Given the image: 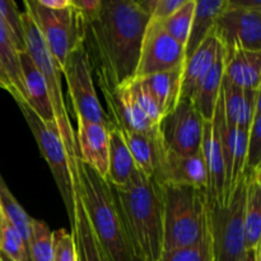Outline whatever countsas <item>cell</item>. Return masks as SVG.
<instances>
[{"mask_svg": "<svg viewBox=\"0 0 261 261\" xmlns=\"http://www.w3.org/2000/svg\"><path fill=\"white\" fill-rule=\"evenodd\" d=\"M0 261H13V260H10L9 257H7L4 254H2V252H0Z\"/></svg>", "mask_w": 261, "mask_h": 261, "instance_id": "obj_43", "label": "cell"}, {"mask_svg": "<svg viewBox=\"0 0 261 261\" xmlns=\"http://www.w3.org/2000/svg\"><path fill=\"white\" fill-rule=\"evenodd\" d=\"M27 249L30 261L53 260L54 234L43 221L40 219L31 221V234Z\"/></svg>", "mask_w": 261, "mask_h": 261, "instance_id": "obj_29", "label": "cell"}, {"mask_svg": "<svg viewBox=\"0 0 261 261\" xmlns=\"http://www.w3.org/2000/svg\"><path fill=\"white\" fill-rule=\"evenodd\" d=\"M134 261H142V260H139V259H134Z\"/></svg>", "mask_w": 261, "mask_h": 261, "instance_id": "obj_44", "label": "cell"}, {"mask_svg": "<svg viewBox=\"0 0 261 261\" xmlns=\"http://www.w3.org/2000/svg\"><path fill=\"white\" fill-rule=\"evenodd\" d=\"M221 93L227 124L249 132L255 109L261 101V89L241 88L223 78Z\"/></svg>", "mask_w": 261, "mask_h": 261, "instance_id": "obj_17", "label": "cell"}, {"mask_svg": "<svg viewBox=\"0 0 261 261\" xmlns=\"http://www.w3.org/2000/svg\"><path fill=\"white\" fill-rule=\"evenodd\" d=\"M149 19L135 0H102L96 15L83 18V46L101 91L135 78Z\"/></svg>", "mask_w": 261, "mask_h": 261, "instance_id": "obj_1", "label": "cell"}, {"mask_svg": "<svg viewBox=\"0 0 261 261\" xmlns=\"http://www.w3.org/2000/svg\"><path fill=\"white\" fill-rule=\"evenodd\" d=\"M152 178L160 185L191 186L206 190L208 175L203 152L182 155L165 150Z\"/></svg>", "mask_w": 261, "mask_h": 261, "instance_id": "obj_13", "label": "cell"}, {"mask_svg": "<svg viewBox=\"0 0 261 261\" xmlns=\"http://www.w3.org/2000/svg\"><path fill=\"white\" fill-rule=\"evenodd\" d=\"M0 252L13 261H30L27 245L5 217L0 239Z\"/></svg>", "mask_w": 261, "mask_h": 261, "instance_id": "obj_31", "label": "cell"}, {"mask_svg": "<svg viewBox=\"0 0 261 261\" xmlns=\"http://www.w3.org/2000/svg\"><path fill=\"white\" fill-rule=\"evenodd\" d=\"M121 133L132 153L135 167L142 171L147 177H153L155 168L166 150L161 139V133L147 134V133L127 132V130Z\"/></svg>", "mask_w": 261, "mask_h": 261, "instance_id": "obj_20", "label": "cell"}, {"mask_svg": "<svg viewBox=\"0 0 261 261\" xmlns=\"http://www.w3.org/2000/svg\"><path fill=\"white\" fill-rule=\"evenodd\" d=\"M260 252H261L260 250H256V251H254V252L246 251V254L244 255V257H242L240 261H261Z\"/></svg>", "mask_w": 261, "mask_h": 261, "instance_id": "obj_41", "label": "cell"}, {"mask_svg": "<svg viewBox=\"0 0 261 261\" xmlns=\"http://www.w3.org/2000/svg\"><path fill=\"white\" fill-rule=\"evenodd\" d=\"M0 89H4V91H7L8 93L13 97V98H15L14 89H13V87H12V84H10L8 76L5 75V73L3 71L2 66H0Z\"/></svg>", "mask_w": 261, "mask_h": 261, "instance_id": "obj_40", "label": "cell"}, {"mask_svg": "<svg viewBox=\"0 0 261 261\" xmlns=\"http://www.w3.org/2000/svg\"><path fill=\"white\" fill-rule=\"evenodd\" d=\"M0 18L14 36L19 51H25L24 37H23L22 13L18 10L17 4L12 0H0Z\"/></svg>", "mask_w": 261, "mask_h": 261, "instance_id": "obj_34", "label": "cell"}, {"mask_svg": "<svg viewBox=\"0 0 261 261\" xmlns=\"http://www.w3.org/2000/svg\"><path fill=\"white\" fill-rule=\"evenodd\" d=\"M182 65L162 73L137 78L157 102L162 117L170 114L180 101Z\"/></svg>", "mask_w": 261, "mask_h": 261, "instance_id": "obj_21", "label": "cell"}, {"mask_svg": "<svg viewBox=\"0 0 261 261\" xmlns=\"http://www.w3.org/2000/svg\"><path fill=\"white\" fill-rule=\"evenodd\" d=\"M102 0H71V5L83 18H91L98 13Z\"/></svg>", "mask_w": 261, "mask_h": 261, "instance_id": "obj_38", "label": "cell"}, {"mask_svg": "<svg viewBox=\"0 0 261 261\" xmlns=\"http://www.w3.org/2000/svg\"><path fill=\"white\" fill-rule=\"evenodd\" d=\"M54 234V251L51 261H78L76 256L75 239L73 232L60 228L53 232Z\"/></svg>", "mask_w": 261, "mask_h": 261, "instance_id": "obj_36", "label": "cell"}, {"mask_svg": "<svg viewBox=\"0 0 261 261\" xmlns=\"http://www.w3.org/2000/svg\"><path fill=\"white\" fill-rule=\"evenodd\" d=\"M226 5L227 0H195L193 20L185 45V60L212 35L214 23Z\"/></svg>", "mask_w": 261, "mask_h": 261, "instance_id": "obj_22", "label": "cell"}, {"mask_svg": "<svg viewBox=\"0 0 261 261\" xmlns=\"http://www.w3.org/2000/svg\"><path fill=\"white\" fill-rule=\"evenodd\" d=\"M205 121L190 99H180L177 106L160 122V133L166 150L182 155L201 152Z\"/></svg>", "mask_w": 261, "mask_h": 261, "instance_id": "obj_11", "label": "cell"}, {"mask_svg": "<svg viewBox=\"0 0 261 261\" xmlns=\"http://www.w3.org/2000/svg\"><path fill=\"white\" fill-rule=\"evenodd\" d=\"M19 60L20 70H22L23 88H24L27 106L47 126L56 127L53 103H51L47 87H46L45 79H43L40 69L35 65V63L30 58L27 51L19 53Z\"/></svg>", "mask_w": 261, "mask_h": 261, "instance_id": "obj_16", "label": "cell"}, {"mask_svg": "<svg viewBox=\"0 0 261 261\" xmlns=\"http://www.w3.org/2000/svg\"><path fill=\"white\" fill-rule=\"evenodd\" d=\"M194 8H195V0H186L182 7L176 10L167 19L161 20L162 27L173 40L180 43L185 48L186 41L189 37L191 20H193Z\"/></svg>", "mask_w": 261, "mask_h": 261, "instance_id": "obj_30", "label": "cell"}, {"mask_svg": "<svg viewBox=\"0 0 261 261\" xmlns=\"http://www.w3.org/2000/svg\"><path fill=\"white\" fill-rule=\"evenodd\" d=\"M249 172L244 219L245 250L254 252L261 250V168Z\"/></svg>", "mask_w": 261, "mask_h": 261, "instance_id": "obj_24", "label": "cell"}, {"mask_svg": "<svg viewBox=\"0 0 261 261\" xmlns=\"http://www.w3.org/2000/svg\"><path fill=\"white\" fill-rule=\"evenodd\" d=\"M185 48L162 27L161 20L149 19L143 37L135 78L162 73L182 65Z\"/></svg>", "mask_w": 261, "mask_h": 261, "instance_id": "obj_12", "label": "cell"}, {"mask_svg": "<svg viewBox=\"0 0 261 261\" xmlns=\"http://www.w3.org/2000/svg\"><path fill=\"white\" fill-rule=\"evenodd\" d=\"M212 33L226 54L233 50L261 51V9L242 8L227 0Z\"/></svg>", "mask_w": 261, "mask_h": 261, "instance_id": "obj_10", "label": "cell"}, {"mask_svg": "<svg viewBox=\"0 0 261 261\" xmlns=\"http://www.w3.org/2000/svg\"><path fill=\"white\" fill-rule=\"evenodd\" d=\"M42 7L51 10H61L70 7L71 0H38Z\"/></svg>", "mask_w": 261, "mask_h": 261, "instance_id": "obj_39", "label": "cell"}, {"mask_svg": "<svg viewBox=\"0 0 261 261\" xmlns=\"http://www.w3.org/2000/svg\"><path fill=\"white\" fill-rule=\"evenodd\" d=\"M249 178L250 172L245 170L226 204L208 205L213 261H240L246 254L244 219Z\"/></svg>", "mask_w": 261, "mask_h": 261, "instance_id": "obj_6", "label": "cell"}, {"mask_svg": "<svg viewBox=\"0 0 261 261\" xmlns=\"http://www.w3.org/2000/svg\"><path fill=\"white\" fill-rule=\"evenodd\" d=\"M74 190L78 191L105 260L134 261L111 185L79 158Z\"/></svg>", "mask_w": 261, "mask_h": 261, "instance_id": "obj_3", "label": "cell"}, {"mask_svg": "<svg viewBox=\"0 0 261 261\" xmlns=\"http://www.w3.org/2000/svg\"><path fill=\"white\" fill-rule=\"evenodd\" d=\"M75 191V219H74V226L71 227V232L75 239L78 261H106L97 244L78 191Z\"/></svg>", "mask_w": 261, "mask_h": 261, "instance_id": "obj_27", "label": "cell"}, {"mask_svg": "<svg viewBox=\"0 0 261 261\" xmlns=\"http://www.w3.org/2000/svg\"><path fill=\"white\" fill-rule=\"evenodd\" d=\"M0 206H2L3 214L5 219L17 229L18 233L23 239L25 245H28L31 234V218L24 209L19 205L17 199L13 196L8 186L5 185L4 180L0 176Z\"/></svg>", "mask_w": 261, "mask_h": 261, "instance_id": "obj_28", "label": "cell"}, {"mask_svg": "<svg viewBox=\"0 0 261 261\" xmlns=\"http://www.w3.org/2000/svg\"><path fill=\"white\" fill-rule=\"evenodd\" d=\"M78 132L75 133L78 155L82 162L107 180L109 170V129L105 125L75 117Z\"/></svg>", "mask_w": 261, "mask_h": 261, "instance_id": "obj_15", "label": "cell"}, {"mask_svg": "<svg viewBox=\"0 0 261 261\" xmlns=\"http://www.w3.org/2000/svg\"><path fill=\"white\" fill-rule=\"evenodd\" d=\"M24 7L61 71L69 53L83 42V17L71 4L66 9L51 10L38 0H25Z\"/></svg>", "mask_w": 261, "mask_h": 261, "instance_id": "obj_7", "label": "cell"}, {"mask_svg": "<svg viewBox=\"0 0 261 261\" xmlns=\"http://www.w3.org/2000/svg\"><path fill=\"white\" fill-rule=\"evenodd\" d=\"M61 74L65 75L68 83L69 96L75 117H83L88 121L97 122L111 129L114 125L97 97L92 69L83 42L78 43L69 53Z\"/></svg>", "mask_w": 261, "mask_h": 261, "instance_id": "obj_9", "label": "cell"}, {"mask_svg": "<svg viewBox=\"0 0 261 261\" xmlns=\"http://www.w3.org/2000/svg\"><path fill=\"white\" fill-rule=\"evenodd\" d=\"M19 53L14 36L0 18V66L14 89V99L17 105H27L23 88Z\"/></svg>", "mask_w": 261, "mask_h": 261, "instance_id": "obj_26", "label": "cell"}, {"mask_svg": "<svg viewBox=\"0 0 261 261\" xmlns=\"http://www.w3.org/2000/svg\"><path fill=\"white\" fill-rule=\"evenodd\" d=\"M3 224H4V214H3L2 206H0V239H2V231H3Z\"/></svg>", "mask_w": 261, "mask_h": 261, "instance_id": "obj_42", "label": "cell"}, {"mask_svg": "<svg viewBox=\"0 0 261 261\" xmlns=\"http://www.w3.org/2000/svg\"><path fill=\"white\" fill-rule=\"evenodd\" d=\"M22 25H23V37H24L25 51L32 59L35 65L40 69L43 79H45L46 87H47L48 96H50L51 103H53L54 115H55L56 127H58L59 135L65 147L66 154H68L69 165H70L71 176L73 181H76V161H78V147H76L75 132H74L71 122L68 116L65 101L63 96V88H61L60 75L61 71L56 61L48 53L43 38L38 31L37 25L32 20L31 15L27 12L22 13Z\"/></svg>", "mask_w": 261, "mask_h": 261, "instance_id": "obj_5", "label": "cell"}, {"mask_svg": "<svg viewBox=\"0 0 261 261\" xmlns=\"http://www.w3.org/2000/svg\"><path fill=\"white\" fill-rule=\"evenodd\" d=\"M224 78V48L221 46L212 65L211 70L203 79V82L199 86L198 91L194 94L193 105L204 121H212L214 116V110H216L217 101L219 98V93L222 89V82Z\"/></svg>", "mask_w": 261, "mask_h": 261, "instance_id": "obj_25", "label": "cell"}, {"mask_svg": "<svg viewBox=\"0 0 261 261\" xmlns=\"http://www.w3.org/2000/svg\"><path fill=\"white\" fill-rule=\"evenodd\" d=\"M257 168H261V101L255 109L251 126L249 129L246 158L247 171H255Z\"/></svg>", "mask_w": 261, "mask_h": 261, "instance_id": "obj_33", "label": "cell"}, {"mask_svg": "<svg viewBox=\"0 0 261 261\" xmlns=\"http://www.w3.org/2000/svg\"><path fill=\"white\" fill-rule=\"evenodd\" d=\"M161 188L163 198V251L186 249L200 244L209 232L206 191L180 185H161Z\"/></svg>", "mask_w": 261, "mask_h": 261, "instance_id": "obj_4", "label": "cell"}, {"mask_svg": "<svg viewBox=\"0 0 261 261\" xmlns=\"http://www.w3.org/2000/svg\"><path fill=\"white\" fill-rule=\"evenodd\" d=\"M221 46V42L212 33L199 46L198 50L184 61L180 99H190V101L193 99L200 83L205 78L208 71L211 70Z\"/></svg>", "mask_w": 261, "mask_h": 261, "instance_id": "obj_18", "label": "cell"}, {"mask_svg": "<svg viewBox=\"0 0 261 261\" xmlns=\"http://www.w3.org/2000/svg\"><path fill=\"white\" fill-rule=\"evenodd\" d=\"M201 152L205 161L206 175H208V184H206L205 190L208 205H217V204L222 205L226 168H224L223 149H222L221 135H219V112L217 106L212 121H205L204 124Z\"/></svg>", "mask_w": 261, "mask_h": 261, "instance_id": "obj_14", "label": "cell"}, {"mask_svg": "<svg viewBox=\"0 0 261 261\" xmlns=\"http://www.w3.org/2000/svg\"><path fill=\"white\" fill-rule=\"evenodd\" d=\"M111 188L133 256L142 261H158L163 251L161 185L137 168L126 185Z\"/></svg>", "mask_w": 261, "mask_h": 261, "instance_id": "obj_2", "label": "cell"}, {"mask_svg": "<svg viewBox=\"0 0 261 261\" xmlns=\"http://www.w3.org/2000/svg\"><path fill=\"white\" fill-rule=\"evenodd\" d=\"M129 86L132 88L133 96H134L138 106L142 109L145 116L154 125H160L161 120H162V114H161L160 107H158L157 102L153 98L152 94L142 86V83L137 78L132 79L129 82Z\"/></svg>", "mask_w": 261, "mask_h": 261, "instance_id": "obj_35", "label": "cell"}, {"mask_svg": "<svg viewBox=\"0 0 261 261\" xmlns=\"http://www.w3.org/2000/svg\"><path fill=\"white\" fill-rule=\"evenodd\" d=\"M224 78L241 88L261 89V51L224 53Z\"/></svg>", "mask_w": 261, "mask_h": 261, "instance_id": "obj_19", "label": "cell"}, {"mask_svg": "<svg viewBox=\"0 0 261 261\" xmlns=\"http://www.w3.org/2000/svg\"><path fill=\"white\" fill-rule=\"evenodd\" d=\"M158 261H213L211 233L208 232L205 239L193 247L163 251Z\"/></svg>", "mask_w": 261, "mask_h": 261, "instance_id": "obj_32", "label": "cell"}, {"mask_svg": "<svg viewBox=\"0 0 261 261\" xmlns=\"http://www.w3.org/2000/svg\"><path fill=\"white\" fill-rule=\"evenodd\" d=\"M18 106H19L23 117L30 126L36 142H37L41 154L50 167L54 180H55L59 193L63 199L64 205H65L70 226L73 227L74 219H75L74 181L73 176H71L68 154H66L65 147L60 139L58 129L55 126H47L45 122L41 121L37 115L27 105H18Z\"/></svg>", "mask_w": 261, "mask_h": 261, "instance_id": "obj_8", "label": "cell"}, {"mask_svg": "<svg viewBox=\"0 0 261 261\" xmlns=\"http://www.w3.org/2000/svg\"><path fill=\"white\" fill-rule=\"evenodd\" d=\"M135 163L122 133L117 127L109 129V170L107 181L114 188L126 185L134 175Z\"/></svg>", "mask_w": 261, "mask_h": 261, "instance_id": "obj_23", "label": "cell"}, {"mask_svg": "<svg viewBox=\"0 0 261 261\" xmlns=\"http://www.w3.org/2000/svg\"><path fill=\"white\" fill-rule=\"evenodd\" d=\"M186 0H157L154 10H153L150 19L165 20L173 14L176 10L180 9Z\"/></svg>", "mask_w": 261, "mask_h": 261, "instance_id": "obj_37", "label": "cell"}]
</instances>
